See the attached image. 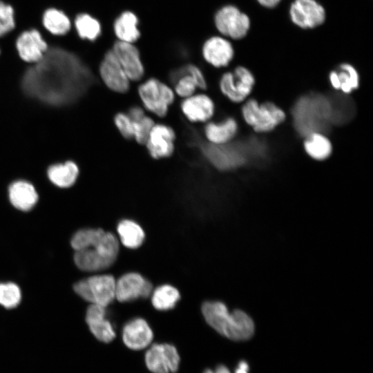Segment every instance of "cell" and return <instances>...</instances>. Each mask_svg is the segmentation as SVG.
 <instances>
[{
	"label": "cell",
	"mask_w": 373,
	"mask_h": 373,
	"mask_svg": "<svg viewBox=\"0 0 373 373\" xmlns=\"http://www.w3.org/2000/svg\"><path fill=\"white\" fill-rule=\"evenodd\" d=\"M122 338L127 347L133 350H140L151 343L153 332L146 320L142 318H135L124 325Z\"/></svg>",
	"instance_id": "obj_16"
},
{
	"label": "cell",
	"mask_w": 373,
	"mask_h": 373,
	"mask_svg": "<svg viewBox=\"0 0 373 373\" xmlns=\"http://www.w3.org/2000/svg\"><path fill=\"white\" fill-rule=\"evenodd\" d=\"M202 56L212 66L220 68L227 66L234 57V48L227 39L214 36L207 39L202 46Z\"/></svg>",
	"instance_id": "obj_17"
},
{
	"label": "cell",
	"mask_w": 373,
	"mask_h": 373,
	"mask_svg": "<svg viewBox=\"0 0 373 373\" xmlns=\"http://www.w3.org/2000/svg\"><path fill=\"white\" fill-rule=\"evenodd\" d=\"M180 298L179 290L169 284L160 285L151 293L152 305L155 309L160 311L173 309Z\"/></svg>",
	"instance_id": "obj_26"
},
{
	"label": "cell",
	"mask_w": 373,
	"mask_h": 373,
	"mask_svg": "<svg viewBox=\"0 0 373 373\" xmlns=\"http://www.w3.org/2000/svg\"><path fill=\"white\" fill-rule=\"evenodd\" d=\"M119 251L117 238L111 232L105 231L88 247L75 251L73 260L81 271L97 272L109 268L114 264Z\"/></svg>",
	"instance_id": "obj_3"
},
{
	"label": "cell",
	"mask_w": 373,
	"mask_h": 373,
	"mask_svg": "<svg viewBox=\"0 0 373 373\" xmlns=\"http://www.w3.org/2000/svg\"><path fill=\"white\" fill-rule=\"evenodd\" d=\"M120 242L128 249L139 248L145 239V232L142 227L134 220L124 219L117 226Z\"/></svg>",
	"instance_id": "obj_24"
},
{
	"label": "cell",
	"mask_w": 373,
	"mask_h": 373,
	"mask_svg": "<svg viewBox=\"0 0 373 373\" xmlns=\"http://www.w3.org/2000/svg\"><path fill=\"white\" fill-rule=\"evenodd\" d=\"M43 24L46 30L55 35H64L70 29L68 17L61 10L50 8L43 15Z\"/></svg>",
	"instance_id": "obj_28"
},
{
	"label": "cell",
	"mask_w": 373,
	"mask_h": 373,
	"mask_svg": "<svg viewBox=\"0 0 373 373\" xmlns=\"http://www.w3.org/2000/svg\"><path fill=\"white\" fill-rule=\"evenodd\" d=\"M203 373H231L224 365H218L214 370L207 369Z\"/></svg>",
	"instance_id": "obj_38"
},
{
	"label": "cell",
	"mask_w": 373,
	"mask_h": 373,
	"mask_svg": "<svg viewBox=\"0 0 373 373\" xmlns=\"http://www.w3.org/2000/svg\"><path fill=\"white\" fill-rule=\"evenodd\" d=\"M153 290L152 283L137 272H128L116 280L115 299L121 303L147 298Z\"/></svg>",
	"instance_id": "obj_11"
},
{
	"label": "cell",
	"mask_w": 373,
	"mask_h": 373,
	"mask_svg": "<svg viewBox=\"0 0 373 373\" xmlns=\"http://www.w3.org/2000/svg\"><path fill=\"white\" fill-rule=\"evenodd\" d=\"M15 28L14 10L8 4L0 1V37Z\"/></svg>",
	"instance_id": "obj_33"
},
{
	"label": "cell",
	"mask_w": 373,
	"mask_h": 373,
	"mask_svg": "<svg viewBox=\"0 0 373 373\" xmlns=\"http://www.w3.org/2000/svg\"><path fill=\"white\" fill-rule=\"evenodd\" d=\"M75 25L77 34L82 39L94 41L101 34L99 22L88 14L82 13L77 15Z\"/></svg>",
	"instance_id": "obj_29"
},
{
	"label": "cell",
	"mask_w": 373,
	"mask_h": 373,
	"mask_svg": "<svg viewBox=\"0 0 373 373\" xmlns=\"http://www.w3.org/2000/svg\"><path fill=\"white\" fill-rule=\"evenodd\" d=\"M255 85L254 75L243 66L224 73L219 80L220 93L231 102L238 104H242L251 97Z\"/></svg>",
	"instance_id": "obj_7"
},
{
	"label": "cell",
	"mask_w": 373,
	"mask_h": 373,
	"mask_svg": "<svg viewBox=\"0 0 373 373\" xmlns=\"http://www.w3.org/2000/svg\"><path fill=\"white\" fill-rule=\"evenodd\" d=\"M183 70L193 78L199 89L205 90L207 88L205 77L202 70L197 66L189 64Z\"/></svg>",
	"instance_id": "obj_35"
},
{
	"label": "cell",
	"mask_w": 373,
	"mask_h": 373,
	"mask_svg": "<svg viewBox=\"0 0 373 373\" xmlns=\"http://www.w3.org/2000/svg\"><path fill=\"white\" fill-rule=\"evenodd\" d=\"M241 105L242 120L256 133L272 132L287 118L285 111L274 102H260L250 97Z\"/></svg>",
	"instance_id": "obj_4"
},
{
	"label": "cell",
	"mask_w": 373,
	"mask_h": 373,
	"mask_svg": "<svg viewBox=\"0 0 373 373\" xmlns=\"http://www.w3.org/2000/svg\"><path fill=\"white\" fill-rule=\"evenodd\" d=\"M21 292L14 283H0V305L6 309L16 307L21 301Z\"/></svg>",
	"instance_id": "obj_30"
},
{
	"label": "cell",
	"mask_w": 373,
	"mask_h": 373,
	"mask_svg": "<svg viewBox=\"0 0 373 373\" xmlns=\"http://www.w3.org/2000/svg\"><path fill=\"white\" fill-rule=\"evenodd\" d=\"M91 79L89 69L77 55L55 47L26 71L21 84L27 95L60 106L78 99Z\"/></svg>",
	"instance_id": "obj_1"
},
{
	"label": "cell",
	"mask_w": 373,
	"mask_h": 373,
	"mask_svg": "<svg viewBox=\"0 0 373 373\" xmlns=\"http://www.w3.org/2000/svg\"><path fill=\"white\" fill-rule=\"evenodd\" d=\"M133 139L139 144L144 145L149 133L155 124L153 119L146 115L138 121H133Z\"/></svg>",
	"instance_id": "obj_32"
},
{
	"label": "cell",
	"mask_w": 373,
	"mask_h": 373,
	"mask_svg": "<svg viewBox=\"0 0 373 373\" xmlns=\"http://www.w3.org/2000/svg\"><path fill=\"white\" fill-rule=\"evenodd\" d=\"M115 285L113 276L99 274L77 281L73 288L84 300L107 307L115 299Z\"/></svg>",
	"instance_id": "obj_5"
},
{
	"label": "cell",
	"mask_w": 373,
	"mask_h": 373,
	"mask_svg": "<svg viewBox=\"0 0 373 373\" xmlns=\"http://www.w3.org/2000/svg\"><path fill=\"white\" fill-rule=\"evenodd\" d=\"M305 153L312 160L323 162L332 155L333 145L330 139L321 132H312L303 140Z\"/></svg>",
	"instance_id": "obj_22"
},
{
	"label": "cell",
	"mask_w": 373,
	"mask_h": 373,
	"mask_svg": "<svg viewBox=\"0 0 373 373\" xmlns=\"http://www.w3.org/2000/svg\"><path fill=\"white\" fill-rule=\"evenodd\" d=\"M331 87L343 94H351L360 86V75L350 64L342 63L331 70L328 75Z\"/></svg>",
	"instance_id": "obj_21"
},
{
	"label": "cell",
	"mask_w": 373,
	"mask_h": 373,
	"mask_svg": "<svg viewBox=\"0 0 373 373\" xmlns=\"http://www.w3.org/2000/svg\"><path fill=\"white\" fill-rule=\"evenodd\" d=\"M217 30L225 37L233 39L244 38L251 27L249 16L233 5L222 7L214 17Z\"/></svg>",
	"instance_id": "obj_8"
},
{
	"label": "cell",
	"mask_w": 373,
	"mask_h": 373,
	"mask_svg": "<svg viewBox=\"0 0 373 373\" xmlns=\"http://www.w3.org/2000/svg\"><path fill=\"white\" fill-rule=\"evenodd\" d=\"M202 316L207 323L221 335L233 341L250 338L255 330L251 318L245 312H229L224 303L208 300L202 303Z\"/></svg>",
	"instance_id": "obj_2"
},
{
	"label": "cell",
	"mask_w": 373,
	"mask_h": 373,
	"mask_svg": "<svg viewBox=\"0 0 373 373\" xmlns=\"http://www.w3.org/2000/svg\"><path fill=\"white\" fill-rule=\"evenodd\" d=\"M137 24L135 14L131 11L123 12L114 23V32L118 40L131 44L137 41L140 36Z\"/></svg>",
	"instance_id": "obj_25"
},
{
	"label": "cell",
	"mask_w": 373,
	"mask_h": 373,
	"mask_svg": "<svg viewBox=\"0 0 373 373\" xmlns=\"http://www.w3.org/2000/svg\"><path fill=\"white\" fill-rule=\"evenodd\" d=\"M182 73L177 77L173 90L175 95L184 99L195 94L198 87L189 74L184 70Z\"/></svg>",
	"instance_id": "obj_31"
},
{
	"label": "cell",
	"mask_w": 373,
	"mask_h": 373,
	"mask_svg": "<svg viewBox=\"0 0 373 373\" xmlns=\"http://www.w3.org/2000/svg\"><path fill=\"white\" fill-rule=\"evenodd\" d=\"M126 113L133 121H138L146 115L144 108L139 106H131Z\"/></svg>",
	"instance_id": "obj_36"
},
{
	"label": "cell",
	"mask_w": 373,
	"mask_h": 373,
	"mask_svg": "<svg viewBox=\"0 0 373 373\" xmlns=\"http://www.w3.org/2000/svg\"><path fill=\"white\" fill-rule=\"evenodd\" d=\"M99 75L106 86L117 93H126L131 81L111 49L106 52L99 66Z\"/></svg>",
	"instance_id": "obj_13"
},
{
	"label": "cell",
	"mask_w": 373,
	"mask_h": 373,
	"mask_svg": "<svg viewBox=\"0 0 373 373\" xmlns=\"http://www.w3.org/2000/svg\"><path fill=\"white\" fill-rule=\"evenodd\" d=\"M258 3L267 8H274L277 6L282 0H256Z\"/></svg>",
	"instance_id": "obj_37"
},
{
	"label": "cell",
	"mask_w": 373,
	"mask_h": 373,
	"mask_svg": "<svg viewBox=\"0 0 373 373\" xmlns=\"http://www.w3.org/2000/svg\"><path fill=\"white\" fill-rule=\"evenodd\" d=\"M180 110L190 122L207 123L213 117L216 106L208 95L195 93L183 99L180 103Z\"/></svg>",
	"instance_id": "obj_14"
},
{
	"label": "cell",
	"mask_w": 373,
	"mask_h": 373,
	"mask_svg": "<svg viewBox=\"0 0 373 373\" xmlns=\"http://www.w3.org/2000/svg\"><path fill=\"white\" fill-rule=\"evenodd\" d=\"M147 368L153 373H175L180 358L175 347L169 343H155L144 356Z\"/></svg>",
	"instance_id": "obj_9"
},
{
	"label": "cell",
	"mask_w": 373,
	"mask_h": 373,
	"mask_svg": "<svg viewBox=\"0 0 373 373\" xmlns=\"http://www.w3.org/2000/svg\"><path fill=\"white\" fill-rule=\"evenodd\" d=\"M289 14L291 22L303 29L315 28L326 19L324 7L316 0H294Z\"/></svg>",
	"instance_id": "obj_10"
},
{
	"label": "cell",
	"mask_w": 373,
	"mask_h": 373,
	"mask_svg": "<svg viewBox=\"0 0 373 373\" xmlns=\"http://www.w3.org/2000/svg\"><path fill=\"white\" fill-rule=\"evenodd\" d=\"M79 174L77 166L73 162L56 164L48 170L50 181L56 186L66 188L72 186Z\"/></svg>",
	"instance_id": "obj_27"
},
{
	"label": "cell",
	"mask_w": 373,
	"mask_h": 373,
	"mask_svg": "<svg viewBox=\"0 0 373 373\" xmlns=\"http://www.w3.org/2000/svg\"><path fill=\"white\" fill-rule=\"evenodd\" d=\"M239 131L238 121L227 117L220 122L209 121L204 127V134L209 144H229L236 137Z\"/></svg>",
	"instance_id": "obj_20"
},
{
	"label": "cell",
	"mask_w": 373,
	"mask_h": 373,
	"mask_svg": "<svg viewBox=\"0 0 373 373\" xmlns=\"http://www.w3.org/2000/svg\"><path fill=\"white\" fill-rule=\"evenodd\" d=\"M249 365L245 361H240L235 370V373H248Z\"/></svg>",
	"instance_id": "obj_39"
},
{
	"label": "cell",
	"mask_w": 373,
	"mask_h": 373,
	"mask_svg": "<svg viewBox=\"0 0 373 373\" xmlns=\"http://www.w3.org/2000/svg\"><path fill=\"white\" fill-rule=\"evenodd\" d=\"M86 323L93 335L99 341L110 343L116 336L112 323L106 318V307L90 304L86 312Z\"/></svg>",
	"instance_id": "obj_18"
},
{
	"label": "cell",
	"mask_w": 373,
	"mask_h": 373,
	"mask_svg": "<svg viewBox=\"0 0 373 373\" xmlns=\"http://www.w3.org/2000/svg\"><path fill=\"white\" fill-rule=\"evenodd\" d=\"M8 193L12 206L23 211L32 209L38 200V195L35 187L25 181L12 183L9 187Z\"/></svg>",
	"instance_id": "obj_23"
},
{
	"label": "cell",
	"mask_w": 373,
	"mask_h": 373,
	"mask_svg": "<svg viewBox=\"0 0 373 373\" xmlns=\"http://www.w3.org/2000/svg\"><path fill=\"white\" fill-rule=\"evenodd\" d=\"M137 93L144 108L159 117L167 115L175 97L173 88L153 77L142 82Z\"/></svg>",
	"instance_id": "obj_6"
},
{
	"label": "cell",
	"mask_w": 373,
	"mask_h": 373,
	"mask_svg": "<svg viewBox=\"0 0 373 373\" xmlns=\"http://www.w3.org/2000/svg\"><path fill=\"white\" fill-rule=\"evenodd\" d=\"M16 47L23 61L35 64L44 57L48 50L46 42L35 29L22 32L17 39Z\"/></svg>",
	"instance_id": "obj_19"
},
{
	"label": "cell",
	"mask_w": 373,
	"mask_h": 373,
	"mask_svg": "<svg viewBox=\"0 0 373 373\" xmlns=\"http://www.w3.org/2000/svg\"><path fill=\"white\" fill-rule=\"evenodd\" d=\"M114 124L122 136L128 140L133 139V124L126 113L119 112L114 116Z\"/></svg>",
	"instance_id": "obj_34"
},
{
	"label": "cell",
	"mask_w": 373,
	"mask_h": 373,
	"mask_svg": "<svg viewBox=\"0 0 373 373\" xmlns=\"http://www.w3.org/2000/svg\"><path fill=\"white\" fill-rule=\"evenodd\" d=\"M111 50L131 82L142 79L144 68L139 50L133 44L118 40Z\"/></svg>",
	"instance_id": "obj_15"
},
{
	"label": "cell",
	"mask_w": 373,
	"mask_h": 373,
	"mask_svg": "<svg viewBox=\"0 0 373 373\" xmlns=\"http://www.w3.org/2000/svg\"><path fill=\"white\" fill-rule=\"evenodd\" d=\"M175 137L172 127L164 124L155 123L144 145L152 158H167L174 153Z\"/></svg>",
	"instance_id": "obj_12"
}]
</instances>
